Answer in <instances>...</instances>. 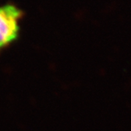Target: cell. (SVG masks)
<instances>
[{
	"label": "cell",
	"mask_w": 131,
	"mask_h": 131,
	"mask_svg": "<svg viewBox=\"0 0 131 131\" xmlns=\"http://www.w3.org/2000/svg\"><path fill=\"white\" fill-rule=\"evenodd\" d=\"M22 16V12L14 5L0 7V51L16 40Z\"/></svg>",
	"instance_id": "cell-1"
}]
</instances>
